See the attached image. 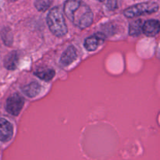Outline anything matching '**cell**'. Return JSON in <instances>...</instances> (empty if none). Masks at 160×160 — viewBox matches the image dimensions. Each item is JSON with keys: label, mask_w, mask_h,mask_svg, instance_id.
I'll return each mask as SVG.
<instances>
[{"label": "cell", "mask_w": 160, "mask_h": 160, "mask_svg": "<svg viewBox=\"0 0 160 160\" xmlns=\"http://www.w3.org/2000/svg\"><path fill=\"white\" fill-rule=\"evenodd\" d=\"M64 12L67 18L81 29L88 28L93 22V12L81 0H67L64 4Z\"/></svg>", "instance_id": "1"}, {"label": "cell", "mask_w": 160, "mask_h": 160, "mask_svg": "<svg viewBox=\"0 0 160 160\" xmlns=\"http://www.w3.org/2000/svg\"><path fill=\"white\" fill-rule=\"evenodd\" d=\"M47 23L49 30L56 37H63L67 33V27L62 11L59 7H54L48 12Z\"/></svg>", "instance_id": "2"}, {"label": "cell", "mask_w": 160, "mask_h": 160, "mask_svg": "<svg viewBox=\"0 0 160 160\" xmlns=\"http://www.w3.org/2000/svg\"><path fill=\"white\" fill-rule=\"evenodd\" d=\"M159 10V5L156 2H142L131 6L123 11V14L128 18H134L144 14H150Z\"/></svg>", "instance_id": "3"}, {"label": "cell", "mask_w": 160, "mask_h": 160, "mask_svg": "<svg viewBox=\"0 0 160 160\" xmlns=\"http://www.w3.org/2000/svg\"><path fill=\"white\" fill-rule=\"evenodd\" d=\"M24 100L19 94L15 93L9 96L6 101V111L12 116H17L23 109Z\"/></svg>", "instance_id": "4"}, {"label": "cell", "mask_w": 160, "mask_h": 160, "mask_svg": "<svg viewBox=\"0 0 160 160\" xmlns=\"http://www.w3.org/2000/svg\"><path fill=\"white\" fill-rule=\"evenodd\" d=\"M106 36L103 33H95L93 35L87 38L84 41V48L89 52L95 51L99 45L104 43Z\"/></svg>", "instance_id": "5"}, {"label": "cell", "mask_w": 160, "mask_h": 160, "mask_svg": "<svg viewBox=\"0 0 160 160\" xmlns=\"http://www.w3.org/2000/svg\"><path fill=\"white\" fill-rule=\"evenodd\" d=\"M13 128L10 122L4 118H0V142H7L12 138Z\"/></svg>", "instance_id": "6"}, {"label": "cell", "mask_w": 160, "mask_h": 160, "mask_svg": "<svg viewBox=\"0 0 160 160\" xmlns=\"http://www.w3.org/2000/svg\"><path fill=\"white\" fill-rule=\"evenodd\" d=\"M77 58H78V52H77V49L73 45H70L62 54L59 62H60L62 66L67 67V66L70 65L73 62H74L77 59Z\"/></svg>", "instance_id": "7"}, {"label": "cell", "mask_w": 160, "mask_h": 160, "mask_svg": "<svg viewBox=\"0 0 160 160\" xmlns=\"http://www.w3.org/2000/svg\"><path fill=\"white\" fill-rule=\"evenodd\" d=\"M160 24L159 20H147L142 26V32L148 37H155L159 32Z\"/></svg>", "instance_id": "8"}, {"label": "cell", "mask_w": 160, "mask_h": 160, "mask_svg": "<svg viewBox=\"0 0 160 160\" xmlns=\"http://www.w3.org/2000/svg\"><path fill=\"white\" fill-rule=\"evenodd\" d=\"M20 55L17 51H12L6 56L4 59V66L7 70H13L17 68L19 62Z\"/></svg>", "instance_id": "9"}, {"label": "cell", "mask_w": 160, "mask_h": 160, "mask_svg": "<svg viewBox=\"0 0 160 160\" xmlns=\"http://www.w3.org/2000/svg\"><path fill=\"white\" fill-rule=\"evenodd\" d=\"M41 89H42V87L40 84L38 82L33 81L28 85L24 86L22 88V91L27 96L30 97V98H34L40 93Z\"/></svg>", "instance_id": "10"}, {"label": "cell", "mask_w": 160, "mask_h": 160, "mask_svg": "<svg viewBox=\"0 0 160 160\" xmlns=\"http://www.w3.org/2000/svg\"><path fill=\"white\" fill-rule=\"evenodd\" d=\"M55 73H56L55 70L50 68L42 69V70H39L34 72V75L36 77H38V78H40V79L43 80L45 81H51L54 78Z\"/></svg>", "instance_id": "11"}, {"label": "cell", "mask_w": 160, "mask_h": 160, "mask_svg": "<svg viewBox=\"0 0 160 160\" xmlns=\"http://www.w3.org/2000/svg\"><path fill=\"white\" fill-rule=\"evenodd\" d=\"M142 20H137L132 21L129 24V34L131 36H138L142 32Z\"/></svg>", "instance_id": "12"}, {"label": "cell", "mask_w": 160, "mask_h": 160, "mask_svg": "<svg viewBox=\"0 0 160 160\" xmlns=\"http://www.w3.org/2000/svg\"><path fill=\"white\" fill-rule=\"evenodd\" d=\"M51 5L50 0H35L34 6L40 12H45L49 8Z\"/></svg>", "instance_id": "13"}, {"label": "cell", "mask_w": 160, "mask_h": 160, "mask_svg": "<svg viewBox=\"0 0 160 160\" xmlns=\"http://www.w3.org/2000/svg\"><path fill=\"white\" fill-rule=\"evenodd\" d=\"M2 38L6 45H11L12 43V35L9 30H3L2 31Z\"/></svg>", "instance_id": "14"}, {"label": "cell", "mask_w": 160, "mask_h": 160, "mask_svg": "<svg viewBox=\"0 0 160 160\" xmlns=\"http://www.w3.org/2000/svg\"><path fill=\"white\" fill-rule=\"evenodd\" d=\"M106 6L109 10H115L117 8V0H107Z\"/></svg>", "instance_id": "15"}, {"label": "cell", "mask_w": 160, "mask_h": 160, "mask_svg": "<svg viewBox=\"0 0 160 160\" xmlns=\"http://www.w3.org/2000/svg\"><path fill=\"white\" fill-rule=\"evenodd\" d=\"M9 2H15V1H17V0H9Z\"/></svg>", "instance_id": "16"}, {"label": "cell", "mask_w": 160, "mask_h": 160, "mask_svg": "<svg viewBox=\"0 0 160 160\" xmlns=\"http://www.w3.org/2000/svg\"><path fill=\"white\" fill-rule=\"evenodd\" d=\"M98 1H99V2H103V1H104V0H98Z\"/></svg>", "instance_id": "17"}, {"label": "cell", "mask_w": 160, "mask_h": 160, "mask_svg": "<svg viewBox=\"0 0 160 160\" xmlns=\"http://www.w3.org/2000/svg\"><path fill=\"white\" fill-rule=\"evenodd\" d=\"M0 11H1V6H0Z\"/></svg>", "instance_id": "18"}]
</instances>
